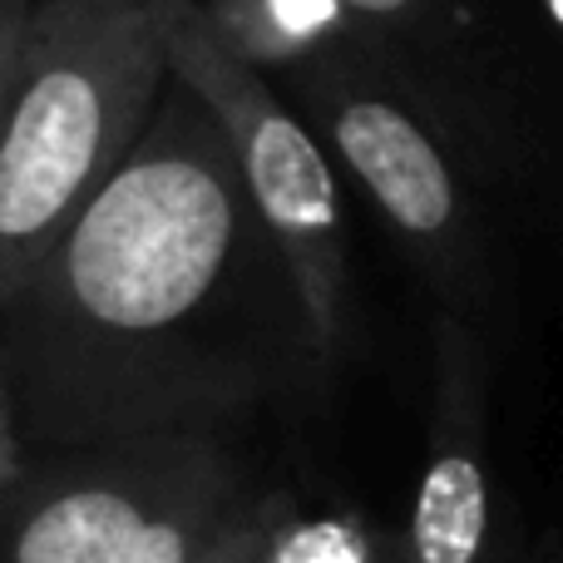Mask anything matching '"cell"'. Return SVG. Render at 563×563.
I'll return each instance as SVG.
<instances>
[{
  "label": "cell",
  "instance_id": "obj_1",
  "mask_svg": "<svg viewBox=\"0 0 563 563\" xmlns=\"http://www.w3.org/2000/svg\"><path fill=\"white\" fill-rule=\"evenodd\" d=\"M327 366L233 148L184 79L0 307V376L30 450L228 435L317 390Z\"/></svg>",
  "mask_w": 563,
  "mask_h": 563
},
{
  "label": "cell",
  "instance_id": "obj_2",
  "mask_svg": "<svg viewBox=\"0 0 563 563\" xmlns=\"http://www.w3.org/2000/svg\"><path fill=\"white\" fill-rule=\"evenodd\" d=\"M174 65L154 0H35L0 109V307L144 139Z\"/></svg>",
  "mask_w": 563,
  "mask_h": 563
},
{
  "label": "cell",
  "instance_id": "obj_3",
  "mask_svg": "<svg viewBox=\"0 0 563 563\" xmlns=\"http://www.w3.org/2000/svg\"><path fill=\"white\" fill-rule=\"evenodd\" d=\"M297 104L327 134L331 154L366 188L396 243L420 267L455 317L475 321L495 291L485 208L470 184V164L455 154L445 129L420 109L400 75L366 45L321 59L287 79Z\"/></svg>",
  "mask_w": 563,
  "mask_h": 563
},
{
  "label": "cell",
  "instance_id": "obj_4",
  "mask_svg": "<svg viewBox=\"0 0 563 563\" xmlns=\"http://www.w3.org/2000/svg\"><path fill=\"white\" fill-rule=\"evenodd\" d=\"M154 5L174 79H184L213 109L247 198L297 277L311 331L327 361H336L351 346V257L331 154L311 139V129L273 89V79L223 45V35L203 15V0H154Z\"/></svg>",
  "mask_w": 563,
  "mask_h": 563
},
{
  "label": "cell",
  "instance_id": "obj_5",
  "mask_svg": "<svg viewBox=\"0 0 563 563\" xmlns=\"http://www.w3.org/2000/svg\"><path fill=\"white\" fill-rule=\"evenodd\" d=\"M406 563H499L495 465H489V376L475 321L435 311L430 327L426 460L410 519L400 529Z\"/></svg>",
  "mask_w": 563,
  "mask_h": 563
},
{
  "label": "cell",
  "instance_id": "obj_6",
  "mask_svg": "<svg viewBox=\"0 0 563 563\" xmlns=\"http://www.w3.org/2000/svg\"><path fill=\"white\" fill-rule=\"evenodd\" d=\"M366 45L400 75L430 119L445 129L475 178H519L534 168L529 124L505 104L479 45V10L470 0H341Z\"/></svg>",
  "mask_w": 563,
  "mask_h": 563
},
{
  "label": "cell",
  "instance_id": "obj_7",
  "mask_svg": "<svg viewBox=\"0 0 563 563\" xmlns=\"http://www.w3.org/2000/svg\"><path fill=\"white\" fill-rule=\"evenodd\" d=\"M203 15L238 59L282 85L361 40L341 0H203Z\"/></svg>",
  "mask_w": 563,
  "mask_h": 563
},
{
  "label": "cell",
  "instance_id": "obj_8",
  "mask_svg": "<svg viewBox=\"0 0 563 563\" xmlns=\"http://www.w3.org/2000/svg\"><path fill=\"white\" fill-rule=\"evenodd\" d=\"M390 539L366 529L356 515H297L287 505L282 515L267 563H386Z\"/></svg>",
  "mask_w": 563,
  "mask_h": 563
},
{
  "label": "cell",
  "instance_id": "obj_9",
  "mask_svg": "<svg viewBox=\"0 0 563 563\" xmlns=\"http://www.w3.org/2000/svg\"><path fill=\"white\" fill-rule=\"evenodd\" d=\"M287 505H291V495L263 489V495L247 505V515L218 539L213 554L203 563H267V549H273V534H277L282 515H287Z\"/></svg>",
  "mask_w": 563,
  "mask_h": 563
},
{
  "label": "cell",
  "instance_id": "obj_10",
  "mask_svg": "<svg viewBox=\"0 0 563 563\" xmlns=\"http://www.w3.org/2000/svg\"><path fill=\"white\" fill-rule=\"evenodd\" d=\"M25 460H30V445H25V435H20L15 400H10V386H5V376H0V519H5L10 489H15Z\"/></svg>",
  "mask_w": 563,
  "mask_h": 563
},
{
  "label": "cell",
  "instance_id": "obj_11",
  "mask_svg": "<svg viewBox=\"0 0 563 563\" xmlns=\"http://www.w3.org/2000/svg\"><path fill=\"white\" fill-rule=\"evenodd\" d=\"M35 0H0V109H5V89L10 75H15V55L20 40H25V20Z\"/></svg>",
  "mask_w": 563,
  "mask_h": 563
},
{
  "label": "cell",
  "instance_id": "obj_12",
  "mask_svg": "<svg viewBox=\"0 0 563 563\" xmlns=\"http://www.w3.org/2000/svg\"><path fill=\"white\" fill-rule=\"evenodd\" d=\"M539 5H544L549 25H554V30H559V35H563V0H539Z\"/></svg>",
  "mask_w": 563,
  "mask_h": 563
},
{
  "label": "cell",
  "instance_id": "obj_13",
  "mask_svg": "<svg viewBox=\"0 0 563 563\" xmlns=\"http://www.w3.org/2000/svg\"><path fill=\"white\" fill-rule=\"evenodd\" d=\"M386 563H406V559H400V539H390V554H386Z\"/></svg>",
  "mask_w": 563,
  "mask_h": 563
}]
</instances>
